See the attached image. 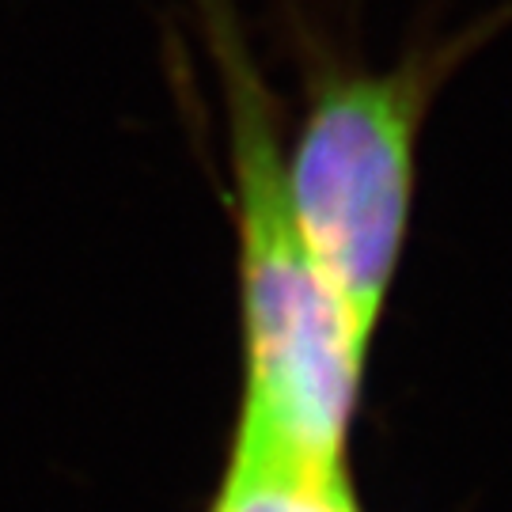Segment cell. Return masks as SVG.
<instances>
[{
    "label": "cell",
    "instance_id": "1",
    "mask_svg": "<svg viewBox=\"0 0 512 512\" xmlns=\"http://www.w3.org/2000/svg\"><path fill=\"white\" fill-rule=\"evenodd\" d=\"M224 92L243 308V406L232 448L349 467L368 346L353 334L296 232L274 95L228 0H198Z\"/></svg>",
    "mask_w": 512,
    "mask_h": 512
},
{
    "label": "cell",
    "instance_id": "2",
    "mask_svg": "<svg viewBox=\"0 0 512 512\" xmlns=\"http://www.w3.org/2000/svg\"><path fill=\"white\" fill-rule=\"evenodd\" d=\"M512 23V4L475 31L391 69H327L311 84L285 167L296 232L353 334L372 346L414 209L425 110L467 54Z\"/></svg>",
    "mask_w": 512,
    "mask_h": 512
},
{
    "label": "cell",
    "instance_id": "3",
    "mask_svg": "<svg viewBox=\"0 0 512 512\" xmlns=\"http://www.w3.org/2000/svg\"><path fill=\"white\" fill-rule=\"evenodd\" d=\"M209 512H361L349 467L232 448Z\"/></svg>",
    "mask_w": 512,
    "mask_h": 512
}]
</instances>
